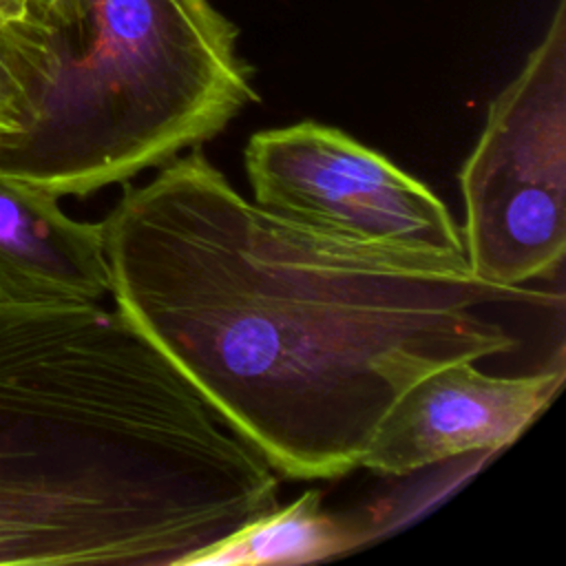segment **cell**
<instances>
[{
  "mask_svg": "<svg viewBox=\"0 0 566 566\" xmlns=\"http://www.w3.org/2000/svg\"><path fill=\"white\" fill-rule=\"evenodd\" d=\"M259 102L239 29L210 0H77L49 27L29 128L0 170L57 197L128 184Z\"/></svg>",
  "mask_w": 566,
  "mask_h": 566,
  "instance_id": "obj_3",
  "label": "cell"
},
{
  "mask_svg": "<svg viewBox=\"0 0 566 566\" xmlns=\"http://www.w3.org/2000/svg\"><path fill=\"white\" fill-rule=\"evenodd\" d=\"M60 197L0 170V301H102L111 272L102 221H77Z\"/></svg>",
  "mask_w": 566,
  "mask_h": 566,
  "instance_id": "obj_7",
  "label": "cell"
},
{
  "mask_svg": "<svg viewBox=\"0 0 566 566\" xmlns=\"http://www.w3.org/2000/svg\"><path fill=\"white\" fill-rule=\"evenodd\" d=\"M564 378L562 347L553 365L526 376H489L473 360L438 367L389 407L360 467L409 475L455 455L502 449L551 405Z\"/></svg>",
  "mask_w": 566,
  "mask_h": 566,
  "instance_id": "obj_6",
  "label": "cell"
},
{
  "mask_svg": "<svg viewBox=\"0 0 566 566\" xmlns=\"http://www.w3.org/2000/svg\"><path fill=\"white\" fill-rule=\"evenodd\" d=\"M102 230L115 307L290 480L360 467L424 374L517 349L486 307L551 303L274 214L201 148L128 184Z\"/></svg>",
  "mask_w": 566,
  "mask_h": 566,
  "instance_id": "obj_1",
  "label": "cell"
},
{
  "mask_svg": "<svg viewBox=\"0 0 566 566\" xmlns=\"http://www.w3.org/2000/svg\"><path fill=\"white\" fill-rule=\"evenodd\" d=\"M22 18H35L33 0H0V20H22Z\"/></svg>",
  "mask_w": 566,
  "mask_h": 566,
  "instance_id": "obj_10",
  "label": "cell"
},
{
  "mask_svg": "<svg viewBox=\"0 0 566 566\" xmlns=\"http://www.w3.org/2000/svg\"><path fill=\"white\" fill-rule=\"evenodd\" d=\"M276 506V471L117 307L0 301V564L188 566Z\"/></svg>",
  "mask_w": 566,
  "mask_h": 566,
  "instance_id": "obj_2",
  "label": "cell"
},
{
  "mask_svg": "<svg viewBox=\"0 0 566 566\" xmlns=\"http://www.w3.org/2000/svg\"><path fill=\"white\" fill-rule=\"evenodd\" d=\"M460 186L469 268L522 285L559 270L566 250V0L520 73L491 99Z\"/></svg>",
  "mask_w": 566,
  "mask_h": 566,
  "instance_id": "obj_4",
  "label": "cell"
},
{
  "mask_svg": "<svg viewBox=\"0 0 566 566\" xmlns=\"http://www.w3.org/2000/svg\"><path fill=\"white\" fill-rule=\"evenodd\" d=\"M46 60L49 27L42 20H0V144L29 128Z\"/></svg>",
  "mask_w": 566,
  "mask_h": 566,
  "instance_id": "obj_9",
  "label": "cell"
},
{
  "mask_svg": "<svg viewBox=\"0 0 566 566\" xmlns=\"http://www.w3.org/2000/svg\"><path fill=\"white\" fill-rule=\"evenodd\" d=\"M369 537L363 526L327 513L321 491H305L285 506L243 524L197 553L188 566L307 564L336 557Z\"/></svg>",
  "mask_w": 566,
  "mask_h": 566,
  "instance_id": "obj_8",
  "label": "cell"
},
{
  "mask_svg": "<svg viewBox=\"0 0 566 566\" xmlns=\"http://www.w3.org/2000/svg\"><path fill=\"white\" fill-rule=\"evenodd\" d=\"M252 201L347 241L469 265L436 192L340 128L303 119L254 133L243 150Z\"/></svg>",
  "mask_w": 566,
  "mask_h": 566,
  "instance_id": "obj_5",
  "label": "cell"
}]
</instances>
